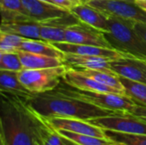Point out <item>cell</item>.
I'll return each instance as SVG.
<instances>
[{"instance_id":"1","label":"cell","mask_w":146,"mask_h":145,"mask_svg":"<svg viewBox=\"0 0 146 145\" xmlns=\"http://www.w3.org/2000/svg\"><path fill=\"white\" fill-rule=\"evenodd\" d=\"M27 97L1 91L0 145H44V118L30 107Z\"/></svg>"},{"instance_id":"2","label":"cell","mask_w":146,"mask_h":145,"mask_svg":"<svg viewBox=\"0 0 146 145\" xmlns=\"http://www.w3.org/2000/svg\"><path fill=\"white\" fill-rule=\"evenodd\" d=\"M30 107L44 118H74L84 121L114 115L115 112L104 109L85 101L63 95L55 90L27 97Z\"/></svg>"},{"instance_id":"3","label":"cell","mask_w":146,"mask_h":145,"mask_svg":"<svg viewBox=\"0 0 146 145\" xmlns=\"http://www.w3.org/2000/svg\"><path fill=\"white\" fill-rule=\"evenodd\" d=\"M134 21L108 17L109 31L104 32L113 50L146 60V43L135 31Z\"/></svg>"},{"instance_id":"4","label":"cell","mask_w":146,"mask_h":145,"mask_svg":"<svg viewBox=\"0 0 146 145\" xmlns=\"http://www.w3.org/2000/svg\"><path fill=\"white\" fill-rule=\"evenodd\" d=\"M59 93L72 97L86 103H92L99 108L115 112L130 113L137 104L127 95H121L110 92H98L91 91H83L72 87L66 84L63 79L60 85L54 89Z\"/></svg>"},{"instance_id":"5","label":"cell","mask_w":146,"mask_h":145,"mask_svg":"<svg viewBox=\"0 0 146 145\" xmlns=\"http://www.w3.org/2000/svg\"><path fill=\"white\" fill-rule=\"evenodd\" d=\"M67 69L66 65L41 69L24 68L18 72V78L31 93H44L56 89L60 85Z\"/></svg>"},{"instance_id":"6","label":"cell","mask_w":146,"mask_h":145,"mask_svg":"<svg viewBox=\"0 0 146 145\" xmlns=\"http://www.w3.org/2000/svg\"><path fill=\"white\" fill-rule=\"evenodd\" d=\"M87 122L105 131L128 134H146V123L128 112L87 120Z\"/></svg>"},{"instance_id":"7","label":"cell","mask_w":146,"mask_h":145,"mask_svg":"<svg viewBox=\"0 0 146 145\" xmlns=\"http://www.w3.org/2000/svg\"><path fill=\"white\" fill-rule=\"evenodd\" d=\"M99 9L108 17H117L134 22L146 24V10L139 6L136 2L125 0H99L88 3Z\"/></svg>"},{"instance_id":"8","label":"cell","mask_w":146,"mask_h":145,"mask_svg":"<svg viewBox=\"0 0 146 145\" xmlns=\"http://www.w3.org/2000/svg\"><path fill=\"white\" fill-rule=\"evenodd\" d=\"M65 42L112 49L103 32L80 21L66 29Z\"/></svg>"},{"instance_id":"9","label":"cell","mask_w":146,"mask_h":145,"mask_svg":"<svg viewBox=\"0 0 146 145\" xmlns=\"http://www.w3.org/2000/svg\"><path fill=\"white\" fill-rule=\"evenodd\" d=\"M110 66V69L119 76L146 84V60L127 56L111 60Z\"/></svg>"},{"instance_id":"10","label":"cell","mask_w":146,"mask_h":145,"mask_svg":"<svg viewBox=\"0 0 146 145\" xmlns=\"http://www.w3.org/2000/svg\"><path fill=\"white\" fill-rule=\"evenodd\" d=\"M80 20L71 12L49 21L40 23V38L41 39L50 42H65L66 29L77 22Z\"/></svg>"},{"instance_id":"11","label":"cell","mask_w":146,"mask_h":145,"mask_svg":"<svg viewBox=\"0 0 146 145\" xmlns=\"http://www.w3.org/2000/svg\"><path fill=\"white\" fill-rule=\"evenodd\" d=\"M44 119L56 130H66L78 134H85L108 138L104 129L94 126L84 120L61 117H50Z\"/></svg>"},{"instance_id":"12","label":"cell","mask_w":146,"mask_h":145,"mask_svg":"<svg viewBox=\"0 0 146 145\" xmlns=\"http://www.w3.org/2000/svg\"><path fill=\"white\" fill-rule=\"evenodd\" d=\"M25 14L35 22H42L62 16L70 10L41 0H21Z\"/></svg>"},{"instance_id":"13","label":"cell","mask_w":146,"mask_h":145,"mask_svg":"<svg viewBox=\"0 0 146 145\" xmlns=\"http://www.w3.org/2000/svg\"><path fill=\"white\" fill-rule=\"evenodd\" d=\"M51 44L63 53H70V54H76V55H83V56H102V57H105L110 60L118 59L121 57H127V56H132L127 54L113 50V49L95 46V45L71 44L68 42H56V43H51Z\"/></svg>"},{"instance_id":"14","label":"cell","mask_w":146,"mask_h":145,"mask_svg":"<svg viewBox=\"0 0 146 145\" xmlns=\"http://www.w3.org/2000/svg\"><path fill=\"white\" fill-rule=\"evenodd\" d=\"M63 81L68 85L83 90V91H98V92H110L125 95L121 91L109 87L96 79L89 77L84 73H81L78 70L68 68L66 71V73L63 77Z\"/></svg>"},{"instance_id":"15","label":"cell","mask_w":146,"mask_h":145,"mask_svg":"<svg viewBox=\"0 0 146 145\" xmlns=\"http://www.w3.org/2000/svg\"><path fill=\"white\" fill-rule=\"evenodd\" d=\"M110 59L95 56H83L70 53H64V64L72 68H87L94 70H101L105 72H113L110 69Z\"/></svg>"},{"instance_id":"16","label":"cell","mask_w":146,"mask_h":145,"mask_svg":"<svg viewBox=\"0 0 146 145\" xmlns=\"http://www.w3.org/2000/svg\"><path fill=\"white\" fill-rule=\"evenodd\" d=\"M70 12L73 13L80 21L85 22L103 32L109 31L108 16L88 3H80L79 5L73 7L70 9Z\"/></svg>"},{"instance_id":"17","label":"cell","mask_w":146,"mask_h":145,"mask_svg":"<svg viewBox=\"0 0 146 145\" xmlns=\"http://www.w3.org/2000/svg\"><path fill=\"white\" fill-rule=\"evenodd\" d=\"M17 53L25 69H41L65 65L63 60L60 58L27 52L23 50H18Z\"/></svg>"},{"instance_id":"18","label":"cell","mask_w":146,"mask_h":145,"mask_svg":"<svg viewBox=\"0 0 146 145\" xmlns=\"http://www.w3.org/2000/svg\"><path fill=\"white\" fill-rule=\"evenodd\" d=\"M0 32L18 35L28 39H41L40 23L35 21L2 22Z\"/></svg>"},{"instance_id":"19","label":"cell","mask_w":146,"mask_h":145,"mask_svg":"<svg viewBox=\"0 0 146 145\" xmlns=\"http://www.w3.org/2000/svg\"><path fill=\"white\" fill-rule=\"evenodd\" d=\"M19 50L48 56L51 57H56L62 60H63V55H64L63 52H62L59 49L54 46L51 43L44 41L43 39L25 38Z\"/></svg>"},{"instance_id":"20","label":"cell","mask_w":146,"mask_h":145,"mask_svg":"<svg viewBox=\"0 0 146 145\" xmlns=\"http://www.w3.org/2000/svg\"><path fill=\"white\" fill-rule=\"evenodd\" d=\"M0 87L1 91L21 96H30L31 93L20 81L18 72L0 70Z\"/></svg>"},{"instance_id":"21","label":"cell","mask_w":146,"mask_h":145,"mask_svg":"<svg viewBox=\"0 0 146 145\" xmlns=\"http://www.w3.org/2000/svg\"><path fill=\"white\" fill-rule=\"evenodd\" d=\"M74 69L78 70L81 73H84L89 77H92V79H96L97 81L109 87L118 90L126 95L125 88L120 79L119 75H117L115 73L105 72V71H101V70H94V69H87V68H74Z\"/></svg>"},{"instance_id":"22","label":"cell","mask_w":146,"mask_h":145,"mask_svg":"<svg viewBox=\"0 0 146 145\" xmlns=\"http://www.w3.org/2000/svg\"><path fill=\"white\" fill-rule=\"evenodd\" d=\"M56 130V129H55ZM62 136L72 140L77 145H121L109 138H98L85 134H78L66 130H56Z\"/></svg>"},{"instance_id":"23","label":"cell","mask_w":146,"mask_h":145,"mask_svg":"<svg viewBox=\"0 0 146 145\" xmlns=\"http://www.w3.org/2000/svg\"><path fill=\"white\" fill-rule=\"evenodd\" d=\"M125 88V93L137 104L146 106V84L133 81L119 76Z\"/></svg>"},{"instance_id":"24","label":"cell","mask_w":146,"mask_h":145,"mask_svg":"<svg viewBox=\"0 0 146 145\" xmlns=\"http://www.w3.org/2000/svg\"><path fill=\"white\" fill-rule=\"evenodd\" d=\"M42 137L44 145H77L72 140L62 136L46 121L44 118L42 126Z\"/></svg>"},{"instance_id":"25","label":"cell","mask_w":146,"mask_h":145,"mask_svg":"<svg viewBox=\"0 0 146 145\" xmlns=\"http://www.w3.org/2000/svg\"><path fill=\"white\" fill-rule=\"evenodd\" d=\"M105 132L109 139L121 145H146V134H128L112 131H105Z\"/></svg>"},{"instance_id":"26","label":"cell","mask_w":146,"mask_h":145,"mask_svg":"<svg viewBox=\"0 0 146 145\" xmlns=\"http://www.w3.org/2000/svg\"><path fill=\"white\" fill-rule=\"evenodd\" d=\"M25 38L0 32V52H17Z\"/></svg>"},{"instance_id":"27","label":"cell","mask_w":146,"mask_h":145,"mask_svg":"<svg viewBox=\"0 0 146 145\" xmlns=\"http://www.w3.org/2000/svg\"><path fill=\"white\" fill-rule=\"evenodd\" d=\"M24 69L17 52H0V70L20 72Z\"/></svg>"},{"instance_id":"28","label":"cell","mask_w":146,"mask_h":145,"mask_svg":"<svg viewBox=\"0 0 146 145\" xmlns=\"http://www.w3.org/2000/svg\"><path fill=\"white\" fill-rule=\"evenodd\" d=\"M1 10L10 12H21L24 13V7L21 0H0Z\"/></svg>"},{"instance_id":"29","label":"cell","mask_w":146,"mask_h":145,"mask_svg":"<svg viewBox=\"0 0 146 145\" xmlns=\"http://www.w3.org/2000/svg\"><path fill=\"white\" fill-rule=\"evenodd\" d=\"M80 3H81L80 0H52V4L68 10Z\"/></svg>"},{"instance_id":"30","label":"cell","mask_w":146,"mask_h":145,"mask_svg":"<svg viewBox=\"0 0 146 145\" xmlns=\"http://www.w3.org/2000/svg\"><path fill=\"white\" fill-rule=\"evenodd\" d=\"M130 114L135 115L141 121L146 123V106L140 105V104H136L134 108L132 109Z\"/></svg>"},{"instance_id":"31","label":"cell","mask_w":146,"mask_h":145,"mask_svg":"<svg viewBox=\"0 0 146 145\" xmlns=\"http://www.w3.org/2000/svg\"><path fill=\"white\" fill-rule=\"evenodd\" d=\"M135 31L140 35V37L144 39L146 43V24L142 22H135L133 25Z\"/></svg>"},{"instance_id":"32","label":"cell","mask_w":146,"mask_h":145,"mask_svg":"<svg viewBox=\"0 0 146 145\" xmlns=\"http://www.w3.org/2000/svg\"><path fill=\"white\" fill-rule=\"evenodd\" d=\"M135 2L139 6H140L142 9L146 10V2H143V1H135Z\"/></svg>"},{"instance_id":"33","label":"cell","mask_w":146,"mask_h":145,"mask_svg":"<svg viewBox=\"0 0 146 145\" xmlns=\"http://www.w3.org/2000/svg\"><path fill=\"white\" fill-rule=\"evenodd\" d=\"M81 3H88L92 1H99V0H80ZM125 1H130V2H135V0H125Z\"/></svg>"},{"instance_id":"34","label":"cell","mask_w":146,"mask_h":145,"mask_svg":"<svg viewBox=\"0 0 146 145\" xmlns=\"http://www.w3.org/2000/svg\"><path fill=\"white\" fill-rule=\"evenodd\" d=\"M41 1H44V2H46V3H49L52 4V0H41Z\"/></svg>"},{"instance_id":"35","label":"cell","mask_w":146,"mask_h":145,"mask_svg":"<svg viewBox=\"0 0 146 145\" xmlns=\"http://www.w3.org/2000/svg\"><path fill=\"white\" fill-rule=\"evenodd\" d=\"M135 1H143V2H146V0H135Z\"/></svg>"}]
</instances>
